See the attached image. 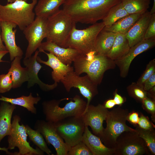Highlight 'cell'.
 I'll use <instances>...</instances> for the list:
<instances>
[{"mask_svg": "<svg viewBox=\"0 0 155 155\" xmlns=\"http://www.w3.org/2000/svg\"><path fill=\"white\" fill-rule=\"evenodd\" d=\"M40 100L41 98L38 96L36 97L33 96L32 93L28 96H22L17 98H9L2 96L0 98L1 101L22 106L35 114L36 113L37 111L34 105L37 104Z\"/></svg>", "mask_w": 155, "mask_h": 155, "instance_id": "cell-28", "label": "cell"}, {"mask_svg": "<svg viewBox=\"0 0 155 155\" xmlns=\"http://www.w3.org/2000/svg\"><path fill=\"white\" fill-rule=\"evenodd\" d=\"M138 135L144 141L150 154H155V131L146 130L138 126L135 129Z\"/></svg>", "mask_w": 155, "mask_h": 155, "instance_id": "cell-32", "label": "cell"}, {"mask_svg": "<svg viewBox=\"0 0 155 155\" xmlns=\"http://www.w3.org/2000/svg\"><path fill=\"white\" fill-rule=\"evenodd\" d=\"M16 105L2 101L0 105V143L2 140L10 133L11 119Z\"/></svg>", "mask_w": 155, "mask_h": 155, "instance_id": "cell-22", "label": "cell"}, {"mask_svg": "<svg viewBox=\"0 0 155 155\" xmlns=\"http://www.w3.org/2000/svg\"><path fill=\"white\" fill-rule=\"evenodd\" d=\"M21 118L16 115L13 117L11 122V129L10 134L8 135L7 142L8 150L14 149L17 147L18 152L11 153L14 155H43L44 152L38 147L36 149L31 147L27 141L28 136L25 126L22 123L20 124Z\"/></svg>", "mask_w": 155, "mask_h": 155, "instance_id": "cell-8", "label": "cell"}, {"mask_svg": "<svg viewBox=\"0 0 155 155\" xmlns=\"http://www.w3.org/2000/svg\"><path fill=\"white\" fill-rule=\"evenodd\" d=\"M34 127L42 135L47 144L53 146L56 155H67L71 147L58 133L53 123L39 120L36 122Z\"/></svg>", "mask_w": 155, "mask_h": 155, "instance_id": "cell-13", "label": "cell"}, {"mask_svg": "<svg viewBox=\"0 0 155 155\" xmlns=\"http://www.w3.org/2000/svg\"><path fill=\"white\" fill-rule=\"evenodd\" d=\"M155 73V59H154L147 64L145 70L136 82L138 85L142 86L145 81Z\"/></svg>", "mask_w": 155, "mask_h": 155, "instance_id": "cell-36", "label": "cell"}, {"mask_svg": "<svg viewBox=\"0 0 155 155\" xmlns=\"http://www.w3.org/2000/svg\"><path fill=\"white\" fill-rule=\"evenodd\" d=\"M128 109L119 106L108 111L105 121L106 127L104 128L100 138L102 143L109 148L114 147L117 139L122 133L126 131H136L134 129L126 123Z\"/></svg>", "mask_w": 155, "mask_h": 155, "instance_id": "cell-5", "label": "cell"}, {"mask_svg": "<svg viewBox=\"0 0 155 155\" xmlns=\"http://www.w3.org/2000/svg\"><path fill=\"white\" fill-rule=\"evenodd\" d=\"M67 103L63 107L59 105L63 99H53L44 101L42 103L43 113L46 120L54 123L71 116H80L84 113L87 102L78 95Z\"/></svg>", "mask_w": 155, "mask_h": 155, "instance_id": "cell-3", "label": "cell"}, {"mask_svg": "<svg viewBox=\"0 0 155 155\" xmlns=\"http://www.w3.org/2000/svg\"><path fill=\"white\" fill-rule=\"evenodd\" d=\"M121 0H65L62 9L75 23L93 24L102 20Z\"/></svg>", "mask_w": 155, "mask_h": 155, "instance_id": "cell-1", "label": "cell"}, {"mask_svg": "<svg viewBox=\"0 0 155 155\" xmlns=\"http://www.w3.org/2000/svg\"><path fill=\"white\" fill-rule=\"evenodd\" d=\"M65 0H39L34 7L36 16L46 18L59 9Z\"/></svg>", "mask_w": 155, "mask_h": 155, "instance_id": "cell-27", "label": "cell"}, {"mask_svg": "<svg viewBox=\"0 0 155 155\" xmlns=\"http://www.w3.org/2000/svg\"><path fill=\"white\" fill-rule=\"evenodd\" d=\"M16 0H22L27 2V0H7V1L8 3H13Z\"/></svg>", "mask_w": 155, "mask_h": 155, "instance_id": "cell-49", "label": "cell"}, {"mask_svg": "<svg viewBox=\"0 0 155 155\" xmlns=\"http://www.w3.org/2000/svg\"><path fill=\"white\" fill-rule=\"evenodd\" d=\"M82 141L93 155H114L113 148H108L104 145L99 137L91 132L88 127H85Z\"/></svg>", "mask_w": 155, "mask_h": 155, "instance_id": "cell-21", "label": "cell"}, {"mask_svg": "<svg viewBox=\"0 0 155 155\" xmlns=\"http://www.w3.org/2000/svg\"><path fill=\"white\" fill-rule=\"evenodd\" d=\"M61 82L68 92L73 87L79 90L80 93L87 99L86 108L93 98L98 93V85L88 75H86L80 76L77 75L74 70L69 72Z\"/></svg>", "mask_w": 155, "mask_h": 155, "instance_id": "cell-11", "label": "cell"}, {"mask_svg": "<svg viewBox=\"0 0 155 155\" xmlns=\"http://www.w3.org/2000/svg\"><path fill=\"white\" fill-rule=\"evenodd\" d=\"M82 115L70 117L53 123L58 133L71 147L82 141L86 127Z\"/></svg>", "mask_w": 155, "mask_h": 155, "instance_id": "cell-9", "label": "cell"}, {"mask_svg": "<svg viewBox=\"0 0 155 155\" xmlns=\"http://www.w3.org/2000/svg\"><path fill=\"white\" fill-rule=\"evenodd\" d=\"M155 39V13L152 16L148 25L144 39Z\"/></svg>", "mask_w": 155, "mask_h": 155, "instance_id": "cell-39", "label": "cell"}, {"mask_svg": "<svg viewBox=\"0 0 155 155\" xmlns=\"http://www.w3.org/2000/svg\"><path fill=\"white\" fill-rule=\"evenodd\" d=\"M8 53L7 51H0V62H5L2 60L3 57L7 54Z\"/></svg>", "mask_w": 155, "mask_h": 155, "instance_id": "cell-46", "label": "cell"}, {"mask_svg": "<svg viewBox=\"0 0 155 155\" xmlns=\"http://www.w3.org/2000/svg\"><path fill=\"white\" fill-rule=\"evenodd\" d=\"M47 18L36 16L34 20L23 31L28 43L25 57L28 58L38 49L47 34Z\"/></svg>", "mask_w": 155, "mask_h": 155, "instance_id": "cell-12", "label": "cell"}, {"mask_svg": "<svg viewBox=\"0 0 155 155\" xmlns=\"http://www.w3.org/2000/svg\"><path fill=\"white\" fill-rule=\"evenodd\" d=\"M143 109L150 114L152 121L155 123V100L147 97L142 102Z\"/></svg>", "mask_w": 155, "mask_h": 155, "instance_id": "cell-37", "label": "cell"}, {"mask_svg": "<svg viewBox=\"0 0 155 155\" xmlns=\"http://www.w3.org/2000/svg\"><path fill=\"white\" fill-rule=\"evenodd\" d=\"M32 1L30 3L16 0L5 5L0 4V20L13 23L23 31L35 19L33 9L37 1Z\"/></svg>", "mask_w": 155, "mask_h": 155, "instance_id": "cell-4", "label": "cell"}, {"mask_svg": "<svg viewBox=\"0 0 155 155\" xmlns=\"http://www.w3.org/2000/svg\"><path fill=\"white\" fill-rule=\"evenodd\" d=\"M38 49L39 52L45 51L49 52L64 64L69 65L83 55L75 49L69 47H61L54 43L47 41L42 42Z\"/></svg>", "mask_w": 155, "mask_h": 155, "instance_id": "cell-18", "label": "cell"}, {"mask_svg": "<svg viewBox=\"0 0 155 155\" xmlns=\"http://www.w3.org/2000/svg\"><path fill=\"white\" fill-rule=\"evenodd\" d=\"M12 81L11 73L8 71L6 74L0 75V93L7 92L12 88Z\"/></svg>", "mask_w": 155, "mask_h": 155, "instance_id": "cell-35", "label": "cell"}, {"mask_svg": "<svg viewBox=\"0 0 155 155\" xmlns=\"http://www.w3.org/2000/svg\"><path fill=\"white\" fill-rule=\"evenodd\" d=\"M150 12L152 14L155 13V0H153V4Z\"/></svg>", "mask_w": 155, "mask_h": 155, "instance_id": "cell-48", "label": "cell"}, {"mask_svg": "<svg viewBox=\"0 0 155 155\" xmlns=\"http://www.w3.org/2000/svg\"><path fill=\"white\" fill-rule=\"evenodd\" d=\"M22 57L17 56L12 61L11 67L8 71L11 73L12 81V88L20 87L24 82H28L29 75L27 69L22 67L21 60Z\"/></svg>", "mask_w": 155, "mask_h": 155, "instance_id": "cell-23", "label": "cell"}, {"mask_svg": "<svg viewBox=\"0 0 155 155\" xmlns=\"http://www.w3.org/2000/svg\"><path fill=\"white\" fill-rule=\"evenodd\" d=\"M142 86L146 91L155 86V73L145 81Z\"/></svg>", "mask_w": 155, "mask_h": 155, "instance_id": "cell-41", "label": "cell"}, {"mask_svg": "<svg viewBox=\"0 0 155 155\" xmlns=\"http://www.w3.org/2000/svg\"><path fill=\"white\" fill-rule=\"evenodd\" d=\"M42 52L47 55L48 60L43 61L38 55L36 58L37 60L39 63L48 66L53 69L51 76L55 82H59L69 72L74 70V68L71 65L64 64L51 53H47L45 51Z\"/></svg>", "mask_w": 155, "mask_h": 155, "instance_id": "cell-19", "label": "cell"}, {"mask_svg": "<svg viewBox=\"0 0 155 155\" xmlns=\"http://www.w3.org/2000/svg\"><path fill=\"white\" fill-rule=\"evenodd\" d=\"M128 95L138 102L141 103L143 100L147 97V91L142 86L133 82L126 88Z\"/></svg>", "mask_w": 155, "mask_h": 155, "instance_id": "cell-33", "label": "cell"}, {"mask_svg": "<svg viewBox=\"0 0 155 155\" xmlns=\"http://www.w3.org/2000/svg\"><path fill=\"white\" fill-rule=\"evenodd\" d=\"M25 129L30 140L43 152L48 155H51L52 152L48 147L41 133L37 130L32 129L27 125H25Z\"/></svg>", "mask_w": 155, "mask_h": 155, "instance_id": "cell-31", "label": "cell"}, {"mask_svg": "<svg viewBox=\"0 0 155 155\" xmlns=\"http://www.w3.org/2000/svg\"><path fill=\"white\" fill-rule=\"evenodd\" d=\"M39 53V51L36 50L33 55L28 58L25 57L23 59L24 65L27 69L28 73L29 79L27 87L29 88L33 86L35 84H37L42 90L50 91L57 87V83L54 82L51 85L47 84L42 82L39 79L38 73L42 67L36 59Z\"/></svg>", "mask_w": 155, "mask_h": 155, "instance_id": "cell-16", "label": "cell"}, {"mask_svg": "<svg viewBox=\"0 0 155 155\" xmlns=\"http://www.w3.org/2000/svg\"><path fill=\"white\" fill-rule=\"evenodd\" d=\"M108 111L102 104H98L96 106L90 104L82 115L85 126H90L93 134L100 138L104 128L103 123Z\"/></svg>", "mask_w": 155, "mask_h": 155, "instance_id": "cell-14", "label": "cell"}, {"mask_svg": "<svg viewBox=\"0 0 155 155\" xmlns=\"http://www.w3.org/2000/svg\"><path fill=\"white\" fill-rule=\"evenodd\" d=\"M1 31V35L3 41L9 53L10 60L12 61L17 56L22 57L23 53L21 48L16 44L15 34L16 29L13 30L17 26L13 23L0 21Z\"/></svg>", "mask_w": 155, "mask_h": 155, "instance_id": "cell-17", "label": "cell"}, {"mask_svg": "<svg viewBox=\"0 0 155 155\" xmlns=\"http://www.w3.org/2000/svg\"><path fill=\"white\" fill-rule=\"evenodd\" d=\"M142 14H129L119 20L109 27H104V30L117 34H125L131 29Z\"/></svg>", "mask_w": 155, "mask_h": 155, "instance_id": "cell-24", "label": "cell"}, {"mask_svg": "<svg viewBox=\"0 0 155 155\" xmlns=\"http://www.w3.org/2000/svg\"><path fill=\"white\" fill-rule=\"evenodd\" d=\"M117 34L103 29L97 37L95 47L96 53L107 56L113 46Z\"/></svg>", "mask_w": 155, "mask_h": 155, "instance_id": "cell-25", "label": "cell"}, {"mask_svg": "<svg viewBox=\"0 0 155 155\" xmlns=\"http://www.w3.org/2000/svg\"><path fill=\"white\" fill-rule=\"evenodd\" d=\"M114 155H143L150 154L143 139L136 131H126L117 139Z\"/></svg>", "mask_w": 155, "mask_h": 155, "instance_id": "cell-10", "label": "cell"}, {"mask_svg": "<svg viewBox=\"0 0 155 155\" xmlns=\"http://www.w3.org/2000/svg\"><path fill=\"white\" fill-rule=\"evenodd\" d=\"M1 27L0 23V51H7L6 47L3 43L1 33Z\"/></svg>", "mask_w": 155, "mask_h": 155, "instance_id": "cell-45", "label": "cell"}, {"mask_svg": "<svg viewBox=\"0 0 155 155\" xmlns=\"http://www.w3.org/2000/svg\"><path fill=\"white\" fill-rule=\"evenodd\" d=\"M8 149L7 148L5 147L1 148L0 147V150L3 151L5 152L8 155H11V153L8 151Z\"/></svg>", "mask_w": 155, "mask_h": 155, "instance_id": "cell-47", "label": "cell"}, {"mask_svg": "<svg viewBox=\"0 0 155 155\" xmlns=\"http://www.w3.org/2000/svg\"><path fill=\"white\" fill-rule=\"evenodd\" d=\"M120 3L113 7L102 20L105 27H110L117 21L129 15Z\"/></svg>", "mask_w": 155, "mask_h": 155, "instance_id": "cell-30", "label": "cell"}, {"mask_svg": "<svg viewBox=\"0 0 155 155\" xmlns=\"http://www.w3.org/2000/svg\"><path fill=\"white\" fill-rule=\"evenodd\" d=\"M102 104L105 108L107 109L113 108L116 105L113 99L111 98L105 100Z\"/></svg>", "mask_w": 155, "mask_h": 155, "instance_id": "cell-43", "label": "cell"}, {"mask_svg": "<svg viewBox=\"0 0 155 155\" xmlns=\"http://www.w3.org/2000/svg\"><path fill=\"white\" fill-rule=\"evenodd\" d=\"M155 45V39H144L131 47L125 55L114 61L119 68L121 77L125 78L127 76L131 64L137 55L153 48Z\"/></svg>", "mask_w": 155, "mask_h": 155, "instance_id": "cell-15", "label": "cell"}, {"mask_svg": "<svg viewBox=\"0 0 155 155\" xmlns=\"http://www.w3.org/2000/svg\"><path fill=\"white\" fill-rule=\"evenodd\" d=\"M67 155H93L89 149L82 141L70 148Z\"/></svg>", "mask_w": 155, "mask_h": 155, "instance_id": "cell-34", "label": "cell"}, {"mask_svg": "<svg viewBox=\"0 0 155 155\" xmlns=\"http://www.w3.org/2000/svg\"><path fill=\"white\" fill-rule=\"evenodd\" d=\"M73 62L74 71L77 75L86 73L98 85L101 83L105 72L116 66L114 60L95 51L82 55Z\"/></svg>", "mask_w": 155, "mask_h": 155, "instance_id": "cell-2", "label": "cell"}, {"mask_svg": "<svg viewBox=\"0 0 155 155\" xmlns=\"http://www.w3.org/2000/svg\"><path fill=\"white\" fill-rule=\"evenodd\" d=\"M137 126L140 128L146 130L154 129L155 125L148 117L140 113L139 115Z\"/></svg>", "mask_w": 155, "mask_h": 155, "instance_id": "cell-38", "label": "cell"}, {"mask_svg": "<svg viewBox=\"0 0 155 155\" xmlns=\"http://www.w3.org/2000/svg\"><path fill=\"white\" fill-rule=\"evenodd\" d=\"M130 48L125 35L117 34L113 46L106 56L115 61L126 55Z\"/></svg>", "mask_w": 155, "mask_h": 155, "instance_id": "cell-26", "label": "cell"}, {"mask_svg": "<svg viewBox=\"0 0 155 155\" xmlns=\"http://www.w3.org/2000/svg\"><path fill=\"white\" fill-rule=\"evenodd\" d=\"M121 2L129 14H143L149 7L150 0H121Z\"/></svg>", "mask_w": 155, "mask_h": 155, "instance_id": "cell-29", "label": "cell"}, {"mask_svg": "<svg viewBox=\"0 0 155 155\" xmlns=\"http://www.w3.org/2000/svg\"><path fill=\"white\" fill-rule=\"evenodd\" d=\"M139 115V113L135 111L129 112L127 117V121L136 127L137 126Z\"/></svg>", "mask_w": 155, "mask_h": 155, "instance_id": "cell-40", "label": "cell"}, {"mask_svg": "<svg viewBox=\"0 0 155 155\" xmlns=\"http://www.w3.org/2000/svg\"><path fill=\"white\" fill-rule=\"evenodd\" d=\"M147 97L155 100V86L147 91Z\"/></svg>", "mask_w": 155, "mask_h": 155, "instance_id": "cell-44", "label": "cell"}, {"mask_svg": "<svg viewBox=\"0 0 155 155\" xmlns=\"http://www.w3.org/2000/svg\"><path fill=\"white\" fill-rule=\"evenodd\" d=\"M152 14L147 11L143 14L125 35L131 47L144 39Z\"/></svg>", "mask_w": 155, "mask_h": 155, "instance_id": "cell-20", "label": "cell"}, {"mask_svg": "<svg viewBox=\"0 0 155 155\" xmlns=\"http://www.w3.org/2000/svg\"><path fill=\"white\" fill-rule=\"evenodd\" d=\"M104 27L102 22H96L82 30L77 29L75 25L68 40L67 47L75 49L84 55L96 52L97 37Z\"/></svg>", "mask_w": 155, "mask_h": 155, "instance_id": "cell-7", "label": "cell"}, {"mask_svg": "<svg viewBox=\"0 0 155 155\" xmlns=\"http://www.w3.org/2000/svg\"><path fill=\"white\" fill-rule=\"evenodd\" d=\"M75 23L62 9H59L47 18L46 41L67 48L68 40Z\"/></svg>", "mask_w": 155, "mask_h": 155, "instance_id": "cell-6", "label": "cell"}, {"mask_svg": "<svg viewBox=\"0 0 155 155\" xmlns=\"http://www.w3.org/2000/svg\"><path fill=\"white\" fill-rule=\"evenodd\" d=\"M114 98L113 100L116 105L121 106L122 104L126 102V98L124 97H123L117 92V89H116L113 93Z\"/></svg>", "mask_w": 155, "mask_h": 155, "instance_id": "cell-42", "label": "cell"}]
</instances>
